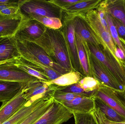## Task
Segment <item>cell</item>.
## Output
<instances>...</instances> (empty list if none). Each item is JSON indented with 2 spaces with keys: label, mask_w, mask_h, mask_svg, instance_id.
Instances as JSON below:
<instances>
[{
  "label": "cell",
  "mask_w": 125,
  "mask_h": 124,
  "mask_svg": "<svg viewBox=\"0 0 125 124\" xmlns=\"http://www.w3.org/2000/svg\"><path fill=\"white\" fill-rule=\"evenodd\" d=\"M32 42L40 46L54 62L69 72L75 71L71 63L67 42L62 28H47L40 38Z\"/></svg>",
  "instance_id": "obj_1"
},
{
  "label": "cell",
  "mask_w": 125,
  "mask_h": 124,
  "mask_svg": "<svg viewBox=\"0 0 125 124\" xmlns=\"http://www.w3.org/2000/svg\"><path fill=\"white\" fill-rule=\"evenodd\" d=\"M87 43L90 53L101 62L125 89V60L116 58L106 47Z\"/></svg>",
  "instance_id": "obj_2"
},
{
  "label": "cell",
  "mask_w": 125,
  "mask_h": 124,
  "mask_svg": "<svg viewBox=\"0 0 125 124\" xmlns=\"http://www.w3.org/2000/svg\"><path fill=\"white\" fill-rule=\"evenodd\" d=\"M18 6L21 14L24 18L40 16L56 17L62 20L63 17V10L50 0H20Z\"/></svg>",
  "instance_id": "obj_3"
},
{
  "label": "cell",
  "mask_w": 125,
  "mask_h": 124,
  "mask_svg": "<svg viewBox=\"0 0 125 124\" xmlns=\"http://www.w3.org/2000/svg\"><path fill=\"white\" fill-rule=\"evenodd\" d=\"M16 41L20 55L25 59L37 60L62 75L70 72L54 62L45 50L37 44L32 41L17 39Z\"/></svg>",
  "instance_id": "obj_4"
},
{
  "label": "cell",
  "mask_w": 125,
  "mask_h": 124,
  "mask_svg": "<svg viewBox=\"0 0 125 124\" xmlns=\"http://www.w3.org/2000/svg\"><path fill=\"white\" fill-rule=\"evenodd\" d=\"M84 17L101 46L107 47L114 57L119 58L117 54L116 47L110 33L101 24L96 9L88 12Z\"/></svg>",
  "instance_id": "obj_5"
},
{
  "label": "cell",
  "mask_w": 125,
  "mask_h": 124,
  "mask_svg": "<svg viewBox=\"0 0 125 124\" xmlns=\"http://www.w3.org/2000/svg\"><path fill=\"white\" fill-rule=\"evenodd\" d=\"M90 64L92 77L101 84L108 87L116 91L121 92L125 89L118 83L106 67L90 52Z\"/></svg>",
  "instance_id": "obj_6"
},
{
  "label": "cell",
  "mask_w": 125,
  "mask_h": 124,
  "mask_svg": "<svg viewBox=\"0 0 125 124\" xmlns=\"http://www.w3.org/2000/svg\"><path fill=\"white\" fill-rule=\"evenodd\" d=\"M73 116L71 111L54 100L49 110L33 124H62Z\"/></svg>",
  "instance_id": "obj_7"
},
{
  "label": "cell",
  "mask_w": 125,
  "mask_h": 124,
  "mask_svg": "<svg viewBox=\"0 0 125 124\" xmlns=\"http://www.w3.org/2000/svg\"><path fill=\"white\" fill-rule=\"evenodd\" d=\"M23 18L21 25L14 35L15 39L33 41L44 33L47 27L44 25L33 19Z\"/></svg>",
  "instance_id": "obj_8"
},
{
  "label": "cell",
  "mask_w": 125,
  "mask_h": 124,
  "mask_svg": "<svg viewBox=\"0 0 125 124\" xmlns=\"http://www.w3.org/2000/svg\"><path fill=\"white\" fill-rule=\"evenodd\" d=\"M12 62L0 65V80L28 84L39 80L15 66Z\"/></svg>",
  "instance_id": "obj_9"
},
{
  "label": "cell",
  "mask_w": 125,
  "mask_h": 124,
  "mask_svg": "<svg viewBox=\"0 0 125 124\" xmlns=\"http://www.w3.org/2000/svg\"><path fill=\"white\" fill-rule=\"evenodd\" d=\"M62 23V28L67 39L73 68L84 77L78 56L75 30L72 20L63 19Z\"/></svg>",
  "instance_id": "obj_10"
},
{
  "label": "cell",
  "mask_w": 125,
  "mask_h": 124,
  "mask_svg": "<svg viewBox=\"0 0 125 124\" xmlns=\"http://www.w3.org/2000/svg\"><path fill=\"white\" fill-rule=\"evenodd\" d=\"M94 97L102 100L125 118V102L114 90L101 84L94 92Z\"/></svg>",
  "instance_id": "obj_11"
},
{
  "label": "cell",
  "mask_w": 125,
  "mask_h": 124,
  "mask_svg": "<svg viewBox=\"0 0 125 124\" xmlns=\"http://www.w3.org/2000/svg\"><path fill=\"white\" fill-rule=\"evenodd\" d=\"M55 92L53 85L49 86L40 80L26 84L25 88V96L27 101L33 102L40 99H50Z\"/></svg>",
  "instance_id": "obj_12"
},
{
  "label": "cell",
  "mask_w": 125,
  "mask_h": 124,
  "mask_svg": "<svg viewBox=\"0 0 125 124\" xmlns=\"http://www.w3.org/2000/svg\"><path fill=\"white\" fill-rule=\"evenodd\" d=\"M25 86L13 98L2 103L0 107V124H3L10 118L27 102L25 96Z\"/></svg>",
  "instance_id": "obj_13"
},
{
  "label": "cell",
  "mask_w": 125,
  "mask_h": 124,
  "mask_svg": "<svg viewBox=\"0 0 125 124\" xmlns=\"http://www.w3.org/2000/svg\"><path fill=\"white\" fill-rule=\"evenodd\" d=\"M102 0H81L63 9L65 13L62 19L71 20L76 17H84L90 11L95 9Z\"/></svg>",
  "instance_id": "obj_14"
},
{
  "label": "cell",
  "mask_w": 125,
  "mask_h": 124,
  "mask_svg": "<svg viewBox=\"0 0 125 124\" xmlns=\"http://www.w3.org/2000/svg\"><path fill=\"white\" fill-rule=\"evenodd\" d=\"M84 17L77 16L71 19L74 26L75 33L81 36L87 43L95 46H100V43Z\"/></svg>",
  "instance_id": "obj_15"
},
{
  "label": "cell",
  "mask_w": 125,
  "mask_h": 124,
  "mask_svg": "<svg viewBox=\"0 0 125 124\" xmlns=\"http://www.w3.org/2000/svg\"><path fill=\"white\" fill-rule=\"evenodd\" d=\"M21 57L14 36L0 39V62H12Z\"/></svg>",
  "instance_id": "obj_16"
},
{
  "label": "cell",
  "mask_w": 125,
  "mask_h": 124,
  "mask_svg": "<svg viewBox=\"0 0 125 124\" xmlns=\"http://www.w3.org/2000/svg\"><path fill=\"white\" fill-rule=\"evenodd\" d=\"M23 19L21 14L10 17L0 15V38L14 36Z\"/></svg>",
  "instance_id": "obj_17"
},
{
  "label": "cell",
  "mask_w": 125,
  "mask_h": 124,
  "mask_svg": "<svg viewBox=\"0 0 125 124\" xmlns=\"http://www.w3.org/2000/svg\"><path fill=\"white\" fill-rule=\"evenodd\" d=\"M78 56L84 77H92L90 64V51L87 42L75 33Z\"/></svg>",
  "instance_id": "obj_18"
},
{
  "label": "cell",
  "mask_w": 125,
  "mask_h": 124,
  "mask_svg": "<svg viewBox=\"0 0 125 124\" xmlns=\"http://www.w3.org/2000/svg\"><path fill=\"white\" fill-rule=\"evenodd\" d=\"M72 112L87 113L95 108L94 97H77L72 101L61 103Z\"/></svg>",
  "instance_id": "obj_19"
},
{
  "label": "cell",
  "mask_w": 125,
  "mask_h": 124,
  "mask_svg": "<svg viewBox=\"0 0 125 124\" xmlns=\"http://www.w3.org/2000/svg\"><path fill=\"white\" fill-rule=\"evenodd\" d=\"M48 99H39L34 102L31 100L27 101L16 113L3 124H20L39 107L42 103Z\"/></svg>",
  "instance_id": "obj_20"
},
{
  "label": "cell",
  "mask_w": 125,
  "mask_h": 124,
  "mask_svg": "<svg viewBox=\"0 0 125 124\" xmlns=\"http://www.w3.org/2000/svg\"><path fill=\"white\" fill-rule=\"evenodd\" d=\"M26 84L0 80V102H4L15 97Z\"/></svg>",
  "instance_id": "obj_21"
},
{
  "label": "cell",
  "mask_w": 125,
  "mask_h": 124,
  "mask_svg": "<svg viewBox=\"0 0 125 124\" xmlns=\"http://www.w3.org/2000/svg\"><path fill=\"white\" fill-rule=\"evenodd\" d=\"M12 62L15 66L41 81L47 82L50 81L49 78L39 68L35 67L22 57L14 60Z\"/></svg>",
  "instance_id": "obj_22"
},
{
  "label": "cell",
  "mask_w": 125,
  "mask_h": 124,
  "mask_svg": "<svg viewBox=\"0 0 125 124\" xmlns=\"http://www.w3.org/2000/svg\"><path fill=\"white\" fill-rule=\"evenodd\" d=\"M106 11L119 20L125 27V0H106Z\"/></svg>",
  "instance_id": "obj_23"
},
{
  "label": "cell",
  "mask_w": 125,
  "mask_h": 124,
  "mask_svg": "<svg viewBox=\"0 0 125 124\" xmlns=\"http://www.w3.org/2000/svg\"><path fill=\"white\" fill-rule=\"evenodd\" d=\"M79 72L73 71L62 75L55 80L45 82L47 85H53L58 86H66L78 83L83 78Z\"/></svg>",
  "instance_id": "obj_24"
},
{
  "label": "cell",
  "mask_w": 125,
  "mask_h": 124,
  "mask_svg": "<svg viewBox=\"0 0 125 124\" xmlns=\"http://www.w3.org/2000/svg\"><path fill=\"white\" fill-rule=\"evenodd\" d=\"M95 107L98 108L108 119L112 121L122 122L125 118L98 98L94 97Z\"/></svg>",
  "instance_id": "obj_25"
},
{
  "label": "cell",
  "mask_w": 125,
  "mask_h": 124,
  "mask_svg": "<svg viewBox=\"0 0 125 124\" xmlns=\"http://www.w3.org/2000/svg\"><path fill=\"white\" fill-rule=\"evenodd\" d=\"M53 98L45 100L26 118L19 124H33L43 116L51 107L53 102Z\"/></svg>",
  "instance_id": "obj_26"
},
{
  "label": "cell",
  "mask_w": 125,
  "mask_h": 124,
  "mask_svg": "<svg viewBox=\"0 0 125 124\" xmlns=\"http://www.w3.org/2000/svg\"><path fill=\"white\" fill-rule=\"evenodd\" d=\"M28 19H33L40 22L47 28L59 30L62 27V20L56 17H48L40 16H33Z\"/></svg>",
  "instance_id": "obj_27"
},
{
  "label": "cell",
  "mask_w": 125,
  "mask_h": 124,
  "mask_svg": "<svg viewBox=\"0 0 125 124\" xmlns=\"http://www.w3.org/2000/svg\"><path fill=\"white\" fill-rule=\"evenodd\" d=\"M106 17L110 35L116 47L122 52L125 59V43L120 39L118 36L115 27L112 22L111 17L106 12Z\"/></svg>",
  "instance_id": "obj_28"
},
{
  "label": "cell",
  "mask_w": 125,
  "mask_h": 124,
  "mask_svg": "<svg viewBox=\"0 0 125 124\" xmlns=\"http://www.w3.org/2000/svg\"><path fill=\"white\" fill-rule=\"evenodd\" d=\"M53 85L55 88V91L66 92V93H72L81 95L84 97H94V91L90 92H86L81 87L78 83L74 84L70 86H58Z\"/></svg>",
  "instance_id": "obj_29"
},
{
  "label": "cell",
  "mask_w": 125,
  "mask_h": 124,
  "mask_svg": "<svg viewBox=\"0 0 125 124\" xmlns=\"http://www.w3.org/2000/svg\"><path fill=\"white\" fill-rule=\"evenodd\" d=\"M81 87L86 92L94 91L100 87L101 84L97 79L92 77H84L78 82Z\"/></svg>",
  "instance_id": "obj_30"
},
{
  "label": "cell",
  "mask_w": 125,
  "mask_h": 124,
  "mask_svg": "<svg viewBox=\"0 0 125 124\" xmlns=\"http://www.w3.org/2000/svg\"><path fill=\"white\" fill-rule=\"evenodd\" d=\"M19 0L14 3L0 5V15L10 17L21 14L18 6Z\"/></svg>",
  "instance_id": "obj_31"
},
{
  "label": "cell",
  "mask_w": 125,
  "mask_h": 124,
  "mask_svg": "<svg viewBox=\"0 0 125 124\" xmlns=\"http://www.w3.org/2000/svg\"><path fill=\"white\" fill-rule=\"evenodd\" d=\"M75 124H97L91 112H73Z\"/></svg>",
  "instance_id": "obj_32"
},
{
  "label": "cell",
  "mask_w": 125,
  "mask_h": 124,
  "mask_svg": "<svg viewBox=\"0 0 125 124\" xmlns=\"http://www.w3.org/2000/svg\"><path fill=\"white\" fill-rule=\"evenodd\" d=\"M91 112L97 124H125V121L122 122H115L109 120L97 107H95Z\"/></svg>",
  "instance_id": "obj_33"
},
{
  "label": "cell",
  "mask_w": 125,
  "mask_h": 124,
  "mask_svg": "<svg viewBox=\"0 0 125 124\" xmlns=\"http://www.w3.org/2000/svg\"><path fill=\"white\" fill-rule=\"evenodd\" d=\"M80 96L84 97L81 95L77 94L55 91L52 96V98L55 101L61 103L72 101L76 98Z\"/></svg>",
  "instance_id": "obj_34"
},
{
  "label": "cell",
  "mask_w": 125,
  "mask_h": 124,
  "mask_svg": "<svg viewBox=\"0 0 125 124\" xmlns=\"http://www.w3.org/2000/svg\"><path fill=\"white\" fill-rule=\"evenodd\" d=\"M106 0L101 1L98 5L96 11L98 14L99 19L101 24L107 32L109 33V29L106 20Z\"/></svg>",
  "instance_id": "obj_35"
},
{
  "label": "cell",
  "mask_w": 125,
  "mask_h": 124,
  "mask_svg": "<svg viewBox=\"0 0 125 124\" xmlns=\"http://www.w3.org/2000/svg\"><path fill=\"white\" fill-rule=\"evenodd\" d=\"M110 17L111 18L113 24L116 28L118 36L120 38V39L125 43V26L119 20H118L116 18L113 17L111 16H110Z\"/></svg>",
  "instance_id": "obj_36"
},
{
  "label": "cell",
  "mask_w": 125,
  "mask_h": 124,
  "mask_svg": "<svg viewBox=\"0 0 125 124\" xmlns=\"http://www.w3.org/2000/svg\"><path fill=\"white\" fill-rule=\"evenodd\" d=\"M81 0H50V1L63 10Z\"/></svg>",
  "instance_id": "obj_37"
},
{
  "label": "cell",
  "mask_w": 125,
  "mask_h": 124,
  "mask_svg": "<svg viewBox=\"0 0 125 124\" xmlns=\"http://www.w3.org/2000/svg\"><path fill=\"white\" fill-rule=\"evenodd\" d=\"M117 92L125 103V89L123 91L121 92Z\"/></svg>",
  "instance_id": "obj_38"
},
{
  "label": "cell",
  "mask_w": 125,
  "mask_h": 124,
  "mask_svg": "<svg viewBox=\"0 0 125 124\" xmlns=\"http://www.w3.org/2000/svg\"><path fill=\"white\" fill-rule=\"evenodd\" d=\"M5 63L6 62H0V64H3V63Z\"/></svg>",
  "instance_id": "obj_39"
},
{
  "label": "cell",
  "mask_w": 125,
  "mask_h": 124,
  "mask_svg": "<svg viewBox=\"0 0 125 124\" xmlns=\"http://www.w3.org/2000/svg\"><path fill=\"white\" fill-rule=\"evenodd\" d=\"M1 38H3V37H1V38H0V39Z\"/></svg>",
  "instance_id": "obj_40"
},
{
  "label": "cell",
  "mask_w": 125,
  "mask_h": 124,
  "mask_svg": "<svg viewBox=\"0 0 125 124\" xmlns=\"http://www.w3.org/2000/svg\"></svg>",
  "instance_id": "obj_41"
}]
</instances>
